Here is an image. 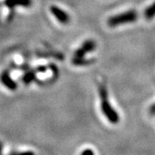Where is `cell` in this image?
<instances>
[{
	"mask_svg": "<svg viewBox=\"0 0 155 155\" xmlns=\"http://www.w3.org/2000/svg\"><path fill=\"white\" fill-rule=\"evenodd\" d=\"M0 81H1V83L5 86L6 88L9 89L10 91H14L17 90V83L11 78V75L8 72V71H5V72H3L1 73V75H0Z\"/></svg>",
	"mask_w": 155,
	"mask_h": 155,
	"instance_id": "cell-5",
	"label": "cell"
},
{
	"mask_svg": "<svg viewBox=\"0 0 155 155\" xmlns=\"http://www.w3.org/2000/svg\"><path fill=\"white\" fill-rule=\"evenodd\" d=\"M38 72V70H37V68H36V70H35V71H30V72H27V73L23 76V78H22L23 83L26 84H28L29 83H31L34 79H35V72Z\"/></svg>",
	"mask_w": 155,
	"mask_h": 155,
	"instance_id": "cell-9",
	"label": "cell"
},
{
	"mask_svg": "<svg viewBox=\"0 0 155 155\" xmlns=\"http://www.w3.org/2000/svg\"><path fill=\"white\" fill-rule=\"evenodd\" d=\"M138 14L135 11H128L123 12L122 14L111 17L108 20V24L110 27H116L125 23H131L136 21Z\"/></svg>",
	"mask_w": 155,
	"mask_h": 155,
	"instance_id": "cell-2",
	"label": "cell"
},
{
	"mask_svg": "<svg viewBox=\"0 0 155 155\" xmlns=\"http://www.w3.org/2000/svg\"><path fill=\"white\" fill-rule=\"evenodd\" d=\"M99 96L101 98V109L104 115L111 123H117L119 122V116L110 104L108 97V91L104 84L99 85Z\"/></svg>",
	"mask_w": 155,
	"mask_h": 155,
	"instance_id": "cell-1",
	"label": "cell"
},
{
	"mask_svg": "<svg viewBox=\"0 0 155 155\" xmlns=\"http://www.w3.org/2000/svg\"><path fill=\"white\" fill-rule=\"evenodd\" d=\"M150 111H151L153 114H155V104L153 106H152V107H151V110H150Z\"/></svg>",
	"mask_w": 155,
	"mask_h": 155,
	"instance_id": "cell-12",
	"label": "cell"
},
{
	"mask_svg": "<svg viewBox=\"0 0 155 155\" xmlns=\"http://www.w3.org/2000/svg\"><path fill=\"white\" fill-rule=\"evenodd\" d=\"M32 0H5V5L10 8H15L18 6L27 8L32 5Z\"/></svg>",
	"mask_w": 155,
	"mask_h": 155,
	"instance_id": "cell-6",
	"label": "cell"
},
{
	"mask_svg": "<svg viewBox=\"0 0 155 155\" xmlns=\"http://www.w3.org/2000/svg\"><path fill=\"white\" fill-rule=\"evenodd\" d=\"M92 60H86L84 59V57L82 58H73L72 61V63L75 66H86V65H90L92 63Z\"/></svg>",
	"mask_w": 155,
	"mask_h": 155,
	"instance_id": "cell-7",
	"label": "cell"
},
{
	"mask_svg": "<svg viewBox=\"0 0 155 155\" xmlns=\"http://www.w3.org/2000/svg\"><path fill=\"white\" fill-rule=\"evenodd\" d=\"M50 12L52 15L55 17L56 20L62 24H68L70 22V16L68 15L67 11L61 9L60 7L56 5H52L50 7Z\"/></svg>",
	"mask_w": 155,
	"mask_h": 155,
	"instance_id": "cell-4",
	"label": "cell"
},
{
	"mask_svg": "<svg viewBox=\"0 0 155 155\" xmlns=\"http://www.w3.org/2000/svg\"><path fill=\"white\" fill-rule=\"evenodd\" d=\"M81 155H95L94 152L91 149H85L84 150L83 153H81Z\"/></svg>",
	"mask_w": 155,
	"mask_h": 155,
	"instance_id": "cell-11",
	"label": "cell"
},
{
	"mask_svg": "<svg viewBox=\"0 0 155 155\" xmlns=\"http://www.w3.org/2000/svg\"><path fill=\"white\" fill-rule=\"evenodd\" d=\"M144 15L147 20H151L155 17V2L145 10Z\"/></svg>",
	"mask_w": 155,
	"mask_h": 155,
	"instance_id": "cell-8",
	"label": "cell"
},
{
	"mask_svg": "<svg viewBox=\"0 0 155 155\" xmlns=\"http://www.w3.org/2000/svg\"><path fill=\"white\" fill-rule=\"evenodd\" d=\"M2 149H3V145L0 142V155L2 154ZM9 155H35L33 152H30V151H28V152H22V153H11V154Z\"/></svg>",
	"mask_w": 155,
	"mask_h": 155,
	"instance_id": "cell-10",
	"label": "cell"
},
{
	"mask_svg": "<svg viewBox=\"0 0 155 155\" xmlns=\"http://www.w3.org/2000/svg\"><path fill=\"white\" fill-rule=\"evenodd\" d=\"M97 44L94 41L92 40H87L81 45V47L79 48H78L75 53H74V57L75 58H82L84 57L85 54H87L89 53L92 52L96 49Z\"/></svg>",
	"mask_w": 155,
	"mask_h": 155,
	"instance_id": "cell-3",
	"label": "cell"
}]
</instances>
